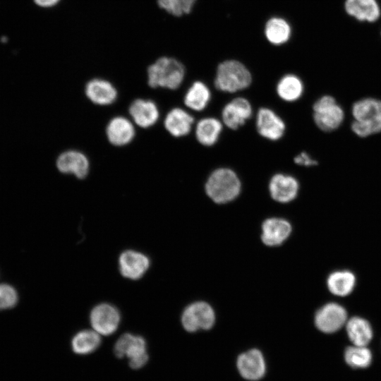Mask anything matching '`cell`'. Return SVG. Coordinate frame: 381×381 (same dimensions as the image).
<instances>
[{"instance_id": "cell-14", "label": "cell", "mask_w": 381, "mask_h": 381, "mask_svg": "<svg viewBox=\"0 0 381 381\" xmlns=\"http://www.w3.org/2000/svg\"><path fill=\"white\" fill-rule=\"evenodd\" d=\"M255 126L261 137L271 141L280 140L286 131L284 120L273 109L265 107L258 111Z\"/></svg>"}, {"instance_id": "cell-32", "label": "cell", "mask_w": 381, "mask_h": 381, "mask_svg": "<svg viewBox=\"0 0 381 381\" xmlns=\"http://www.w3.org/2000/svg\"><path fill=\"white\" fill-rule=\"evenodd\" d=\"M296 164L303 167H313L318 164V162L306 152H302L294 158Z\"/></svg>"}, {"instance_id": "cell-10", "label": "cell", "mask_w": 381, "mask_h": 381, "mask_svg": "<svg viewBox=\"0 0 381 381\" xmlns=\"http://www.w3.org/2000/svg\"><path fill=\"white\" fill-rule=\"evenodd\" d=\"M348 313L344 306L337 303H328L315 315L316 327L324 333H334L346 325Z\"/></svg>"}, {"instance_id": "cell-23", "label": "cell", "mask_w": 381, "mask_h": 381, "mask_svg": "<svg viewBox=\"0 0 381 381\" xmlns=\"http://www.w3.org/2000/svg\"><path fill=\"white\" fill-rule=\"evenodd\" d=\"M212 97L208 86L200 80L193 82L186 91L183 104L194 111H202L207 108Z\"/></svg>"}, {"instance_id": "cell-2", "label": "cell", "mask_w": 381, "mask_h": 381, "mask_svg": "<svg viewBox=\"0 0 381 381\" xmlns=\"http://www.w3.org/2000/svg\"><path fill=\"white\" fill-rule=\"evenodd\" d=\"M184 77L183 65L171 57H160L147 69V84L152 89L176 90L183 83Z\"/></svg>"}, {"instance_id": "cell-15", "label": "cell", "mask_w": 381, "mask_h": 381, "mask_svg": "<svg viewBox=\"0 0 381 381\" xmlns=\"http://www.w3.org/2000/svg\"><path fill=\"white\" fill-rule=\"evenodd\" d=\"M128 113L133 123L142 129L154 126L160 117L157 103L146 98L138 97L132 100L128 107Z\"/></svg>"}, {"instance_id": "cell-27", "label": "cell", "mask_w": 381, "mask_h": 381, "mask_svg": "<svg viewBox=\"0 0 381 381\" xmlns=\"http://www.w3.org/2000/svg\"><path fill=\"white\" fill-rule=\"evenodd\" d=\"M101 344L100 334L94 329H84L75 334L71 341L73 351L79 355L89 354Z\"/></svg>"}, {"instance_id": "cell-17", "label": "cell", "mask_w": 381, "mask_h": 381, "mask_svg": "<svg viewBox=\"0 0 381 381\" xmlns=\"http://www.w3.org/2000/svg\"><path fill=\"white\" fill-rule=\"evenodd\" d=\"M237 369L246 380L256 381L266 373V363L262 352L256 349L241 353L236 360Z\"/></svg>"}, {"instance_id": "cell-31", "label": "cell", "mask_w": 381, "mask_h": 381, "mask_svg": "<svg viewBox=\"0 0 381 381\" xmlns=\"http://www.w3.org/2000/svg\"><path fill=\"white\" fill-rule=\"evenodd\" d=\"M16 290L7 284H0V310L13 308L18 303Z\"/></svg>"}, {"instance_id": "cell-30", "label": "cell", "mask_w": 381, "mask_h": 381, "mask_svg": "<svg viewBox=\"0 0 381 381\" xmlns=\"http://www.w3.org/2000/svg\"><path fill=\"white\" fill-rule=\"evenodd\" d=\"M196 0H157L159 6L168 13L180 16L189 13Z\"/></svg>"}, {"instance_id": "cell-16", "label": "cell", "mask_w": 381, "mask_h": 381, "mask_svg": "<svg viewBox=\"0 0 381 381\" xmlns=\"http://www.w3.org/2000/svg\"><path fill=\"white\" fill-rule=\"evenodd\" d=\"M271 198L281 203L294 200L299 190V183L296 177L285 173H277L272 176L268 183Z\"/></svg>"}, {"instance_id": "cell-19", "label": "cell", "mask_w": 381, "mask_h": 381, "mask_svg": "<svg viewBox=\"0 0 381 381\" xmlns=\"http://www.w3.org/2000/svg\"><path fill=\"white\" fill-rule=\"evenodd\" d=\"M194 117L186 109L176 107L165 115L163 126L166 131L176 138L188 135L192 131Z\"/></svg>"}, {"instance_id": "cell-13", "label": "cell", "mask_w": 381, "mask_h": 381, "mask_svg": "<svg viewBox=\"0 0 381 381\" xmlns=\"http://www.w3.org/2000/svg\"><path fill=\"white\" fill-rule=\"evenodd\" d=\"M253 113L250 101L243 97H236L222 108V121L228 128L237 130L252 117Z\"/></svg>"}, {"instance_id": "cell-3", "label": "cell", "mask_w": 381, "mask_h": 381, "mask_svg": "<svg viewBox=\"0 0 381 381\" xmlns=\"http://www.w3.org/2000/svg\"><path fill=\"white\" fill-rule=\"evenodd\" d=\"M251 83V73L241 62L226 60L218 65L214 80L217 90L226 93H236L247 89Z\"/></svg>"}, {"instance_id": "cell-9", "label": "cell", "mask_w": 381, "mask_h": 381, "mask_svg": "<svg viewBox=\"0 0 381 381\" xmlns=\"http://www.w3.org/2000/svg\"><path fill=\"white\" fill-rule=\"evenodd\" d=\"M104 134L110 145L123 147L133 143L136 137V131L132 120L124 116L117 115L108 121Z\"/></svg>"}, {"instance_id": "cell-4", "label": "cell", "mask_w": 381, "mask_h": 381, "mask_svg": "<svg viewBox=\"0 0 381 381\" xmlns=\"http://www.w3.org/2000/svg\"><path fill=\"white\" fill-rule=\"evenodd\" d=\"M355 121L353 131L360 137H366L381 131V101L367 98L358 101L353 106Z\"/></svg>"}, {"instance_id": "cell-29", "label": "cell", "mask_w": 381, "mask_h": 381, "mask_svg": "<svg viewBox=\"0 0 381 381\" xmlns=\"http://www.w3.org/2000/svg\"><path fill=\"white\" fill-rule=\"evenodd\" d=\"M346 363L352 368H364L370 365L372 353L366 346H349L344 352Z\"/></svg>"}, {"instance_id": "cell-12", "label": "cell", "mask_w": 381, "mask_h": 381, "mask_svg": "<svg viewBox=\"0 0 381 381\" xmlns=\"http://www.w3.org/2000/svg\"><path fill=\"white\" fill-rule=\"evenodd\" d=\"M84 95L88 102L97 107H109L114 104L119 92L109 80L95 78L88 80L84 86Z\"/></svg>"}, {"instance_id": "cell-6", "label": "cell", "mask_w": 381, "mask_h": 381, "mask_svg": "<svg viewBox=\"0 0 381 381\" xmlns=\"http://www.w3.org/2000/svg\"><path fill=\"white\" fill-rule=\"evenodd\" d=\"M55 166L60 174L73 176L80 181L87 179L91 170L87 155L77 149H67L59 153Z\"/></svg>"}, {"instance_id": "cell-20", "label": "cell", "mask_w": 381, "mask_h": 381, "mask_svg": "<svg viewBox=\"0 0 381 381\" xmlns=\"http://www.w3.org/2000/svg\"><path fill=\"white\" fill-rule=\"evenodd\" d=\"M344 8L347 15L360 22L375 23L381 16L377 0H344Z\"/></svg>"}, {"instance_id": "cell-25", "label": "cell", "mask_w": 381, "mask_h": 381, "mask_svg": "<svg viewBox=\"0 0 381 381\" xmlns=\"http://www.w3.org/2000/svg\"><path fill=\"white\" fill-rule=\"evenodd\" d=\"M356 277L349 270H337L330 273L327 279L329 291L337 296H346L353 290L356 285Z\"/></svg>"}, {"instance_id": "cell-7", "label": "cell", "mask_w": 381, "mask_h": 381, "mask_svg": "<svg viewBox=\"0 0 381 381\" xmlns=\"http://www.w3.org/2000/svg\"><path fill=\"white\" fill-rule=\"evenodd\" d=\"M313 119L322 131L336 130L342 123L344 111L335 99L329 95L322 96L313 104Z\"/></svg>"}, {"instance_id": "cell-33", "label": "cell", "mask_w": 381, "mask_h": 381, "mask_svg": "<svg viewBox=\"0 0 381 381\" xmlns=\"http://www.w3.org/2000/svg\"><path fill=\"white\" fill-rule=\"evenodd\" d=\"M59 0H35V2L40 6L50 7L56 4Z\"/></svg>"}, {"instance_id": "cell-26", "label": "cell", "mask_w": 381, "mask_h": 381, "mask_svg": "<svg viewBox=\"0 0 381 381\" xmlns=\"http://www.w3.org/2000/svg\"><path fill=\"white\" fill-rule=\"evenodd\" d=\"M303 84L296 75L289 73L282 76L276 85L277 96L286 102L299 99L303 93Z\"/></svg>"}, {"instance_id": "cell-8", "label": "cell", "mask_w": 381, "mask_h": 381, "mask_svg": "<svg viewBox=\"0 0 381 381\" xmlns=\"http://www.w3.org/2000/svg\"><path fill=\"white\" fill-rule=\"evenodd\" d=\"M215 322V315L212 307L202 301L195 302L187 306L181 315L183 328L190 332L198 329H209Z\"/></svg>"}, {"instance_id": "cell-18", "label": "cell", "mask_w": 381, "mask_h": 381, "mask_svg": "<svg viewBox=\"0 0 381 381\" xmlns=\"http://www.w3.org/2000/svg\"><path fill=\"white\" fill-rule=\"evenodd\" d=\"M150 265L149 258L138 251L126 250L119 258V271L123 277L137 280L144 276Z\"/></svg>"}, {"instance_id": "cell-21", "label": "cell", "mask_w": 381, "mask_h": 381, "mask_svg": "<svg viewBox=\"0 0 381 381\" xmlns=\"http://www.w3.org/2000/svg\"><path fill=\"white\" fill-rule=\"evenodd\" d=\"M223 125L222 121L215 117L207 116L200 119L195 127L197 142L205 147L214 145L222 134Z\"/></svg>"}, {"instance_id": "cell-24", "label": "cell", "mask_w": 381, "mask_h": 381, "mask_svg": "<svg viewBox=\"0 0 381 381\" xmlns=\"http://www.w3.org/2000/svg\"><path fill=\"white\" fill-rule=\"evenodd\" d=\"M346 330L353 345L367 346L373 338V329L370 322L363 318L354 316L348 319Z\"/></svg>"}, {"instance_id": "cell-11", "label": "cell", "mask_w": 381, "mask_h": 381, "mask_svg": "<svg viewBox=\"0 0 381 381\" xmlns=\"http://www.w3.org/2000/svg\"><path fill=\"white\" fill-rule=\"evenodd\" d=\"M121 320L119 310L113 305L103 303L95 306L90 313V322L98 334L108 336L118 328Z\"/></svg>"}, {"instance_id": "cell-5", "label": "cell", "mask_w": 381, "mask_h": 381, "mask_svg": "<svg viewBox=\"0 0 381 381\" xmlns=\"http://www.w3.org/2000/svg\"><path fill=\"white\" fill-rule=\"evenodd\" d=\"M114 351L118 358L128 357L133 369L143 367L148 361L145 340L138 335L122 334L116 341Z\"/></svg>"}, {"instance_id": "cell-1", "label": "cell", "mask_w": 381, "mask_h": 381, "mask_svg": "<svg viewBox=\"0 0 381 381\" xmlns=\"http://www.w3.org/2000/svg\"><path fill=\"white\" fill-rule=\"evenodd\" d=\"M241 187L239 176L229 167H219L213 170L205 183L207 195L217 204L233 201L240 195Z\"/></svg>"}, {"instance_id": "cell-22", "label": "cell", "mask_w": 381, "mask_h": 381, "mask_svg": "<svg viewBox=\"0 0 381 381\" xmlns=\"http://www.w3.org/2000/svg\"><path fill=\"white\" fill-rule=\"evenodd\" d=\"M262 241L270 246L282 243L290 235V223L282 218L272 217L266 219L262 226Z\"/></svg>"}, {"instance_id": "cell-28", "label": "cell", "mask_w": 381, "mask_h": 381, "mask_svg": "<svg viewBox=\"0 0 381 381\" xmlns=\"http://www.w3.org/2000/svg\"><path fill=\"white\" fill-rule=\"evenodd\" d=\"M265 35L270 43L282 44L289 39L291 27L284 19L274 17L266 23Z\"/></svg>"}]
</instances>
